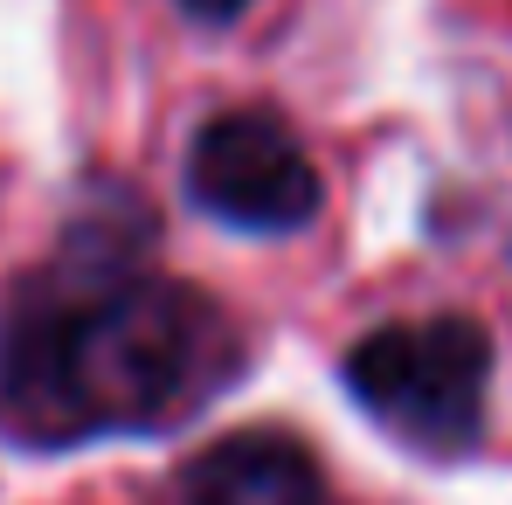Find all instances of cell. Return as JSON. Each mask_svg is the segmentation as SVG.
<instances>
[{
	"label": "cell",
	"mask_w": 512,
	"mask_h": 505,
	"mask_svg": "<svg viewBox=\"0 0 512 505\" xmlns=\"http://www.w3.org/2000/svg\"><path fill=\"white\" fill-rule=\"evenodd\" d=\"M346 388L381 429H395L423 457H464L485 436L492 333L478 319H402L374 326L346 353Z\"/></svg>",
	"instance_id": "2"
},
{
	"label": "cell",
	"mask_w": 512,
	"mask_h": 505,
	"mask_svg": "<svg viewBox=\"0 0 512 505\" xmlns=\"http://www.w3.org/2000/svg\"><path fill=\"white\" fill-rule=\"evenodd\" d=\"M180 505H326V478L298 436L236 429L180 471Z\"/></svg>",
	"instance_id": "4"
},
{
	"label": "cell",
	"mask_w": 512,
	"mask_h": 505,
	"mask_svg": "<svg viewBox=\"0 0 512 505\" xmlns=\"http://www.w3.org/2000/svg\"><path fill=\"white\" fill-rule=\"evenodd\" d=\"M187 201L243 236H298L326 187L298 132L270 111H222L187 146Z\"/></svg>",
	"instance_id": "3"
},
{
	"label": "cell",
	"mask_w": 512,
	"mask_h": 505,
	"mask_svg": "<svg viewBox=\"0 0 512 505\" xmlns=\"http://www.w3.org/2000/svg\"><path fill=\"white\" fill-rule=\"evenodd\" d=\"M187 21H208V28H229L236 14H250V0H173Z\"/></svg>",
	"instance_id": "5"
},
{
	"label": "cell",
	"mask_w": 512,
	"mask_h": 505,
	"mask_svg": "<svg viewBox=\"0 0 512 505\" xmlns=\"http://www.w3.org/2000/svg\"><path fill=\"white\" fill-rule=\"evenodd\" d=\"M153 215L132 187L77 222L0 326V429L35 450L90 436H139L187 416L222 374V319L201 291L146 277Z\"/></svg>",
	"instance_id": "1"
}]
</instances>
